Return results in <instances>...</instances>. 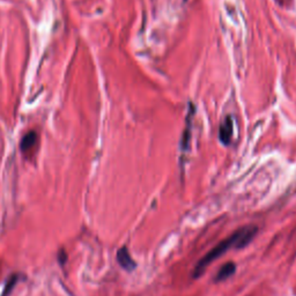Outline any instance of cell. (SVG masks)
<instances>
[{
	"instance_id": "cell-1",
	"label": "cell",
	"mask_w": 296,
	"mask_h": 296,
	"mask_svg": "<svg viewBox=\"0 0 296 296\" xmlns=\"http://www.w3.org/2000/svg\"><path fill=\"white\" fill-rule=\"evenodd\" d=\"M257 234V227L256 226H247L241 229H237L234 234H231L230 236L226 238L218 246L213 248L208 253H206L202 259L199 260L195 267V271H193V278L197 279L205 272L206 267L209 264H212L215 259H218L219 257H221L222 254H225L229 249L235 248V249H243L244 247H247L248 244L252 241V238L256 236Z\"/></svg>"
},
{
	"instance_id": "cell-6",
	"label": "cell",
	"mask_w": 296,
	"mask_h": 296,
	"mask_svg": "<svg viewBox=\"0 0 296 296\" xmlns=\"http://www.w3.org/2000/svg\"><path fill=\"white\" fill-rule=\"evenodd\" d=\"M66 258H68V256H66V252L64 250H60L59 252H58V259H59V262L60 263H64L65 262L66 263Z\"/></svg>"
},
{
	"instance_id": "cell-3",
	"label": "cell",
	"mask_w": 296,
	"mask_h": 296,
	"mask_svg": "<svg viewBox=\"0 0 296 296\" xmlns=\"http://www.w3.org/2000/svg\"><path fill=\"white\" fill-rule=\"evenodd\" d=\"M233 119L230 117H227L222 125L220 127V138L225 144H228L230 141V138L233 137V130H234Z\"/></svg>"
},
{
	"instance_id": "cell-4",
	"label": "cell",
	"mask_w": 296,
	"mask_h": 296,
	"mask_svg": "<svg viewBox=\"0 0 296 296\" xmlns=\"http://www.w3.org/2000/svg\"><path fill=\"white\" fill-rule=\"evenodd\" d=\"M235 272H236V266H235L234 263L225 264L220 269V271L218 272V274H216L215 281L220 282L224 281V280H227L228 278H230Z\"/></svg>"
},
{
	"instance_id": "cell-5",
	"label": "cell",
	"mask_w": 296,
	"mask_h": 296,
	"mask_svg": "<svg viewBox=\"0 0 296 296\" xmlns=\"http://www.w3.org/2000/svg\"><path fill=\"white\" fill-rule=\"evenodd\" d=\"M37 141V136L35 132H30L28 135L24 136V138L22 139L21 141V149L22 152L29 151V149L33 147V146L36 144Z\"/></svg>"
},
{
	"instance_id": "cell-2",
	"label": "cell",
	"mask_w": 296,
	"mask_h": 296,
	"mask_svg": "<svg viewBox=\"0 0 296 296\" xmlns=\"http://www.w3.org/2000/svg\"><path fill=\"white\" fill-rule=\"evenodd\" d=\"M117 260H118L119 265L124 270H126V271H133L137 266V264L133 262L131 254H130L126 247L120 248L118 250V252H117Z\"/></svg>"
}]
</instances>
